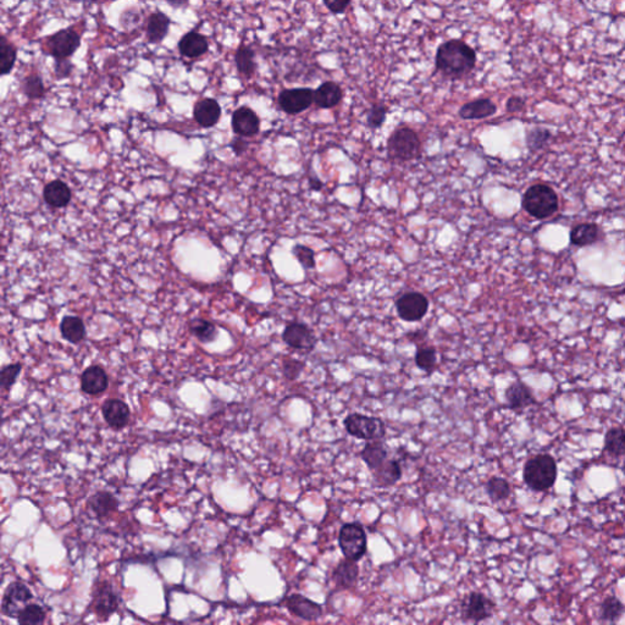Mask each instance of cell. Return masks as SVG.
Segmentation results:
<instances>
[{"label":"cell","instance_id":"1","mask_svg":"<svg viewBox=\"0 0 625 625\" xmlns=\"http://www.w3.org/2000/svg\"><path fill=\"white\" fill-rule=\"evenodd\" d=\"M476 53L463 41L452 39L442 43L436 53V69L447 77H461L473 71Z\"/></svg>","mask_w":625,"mask_h":625},{"label":"cell","instance_id":"2","mask_svg":"<svg viewBox=\"0 0 625 625\" xmlns=\"http://www.w3.org/2000/svg\"><path fill=\"white\" fill-rule=\"evenodd\" d=\"M557 475V461L549 454H536L529 458L523 468L525 485L534 492L549 491L556 484Z\"/></svg>","mask_w":625,"mask_h":625},{"label":"cell","instance_id":"3","mask_svg":"<svg viewBox=\"0 0 625 625\" xmlns=\"http://www.w3.org/2000/svg\"><path fill=\"white\" fill-rule=\"evenodd\" d=\"M521 206L533 218L544 220L559 210V196L550 186L536 184L526 189Z\"/></svg>","mask_w":625,"mask_h":625},{"label":"cell","instance_id":"4","mask_svg":"<svg viewBox=\"0 0 625 625\" xmlns=\"http://www.w3.org/2000/svg\"><path fill=\"white\" fill-rule=\"evenodd\" d=\"M421 143L419 136L411 127H399L387 141V154L396 161H411L419 158Z\"/></svg>","mask_w":625,"mask_h":625},{"label":"cell","instance_id":"5","mask_svg":"<svg viewBox=\"0 0 625 625\" xmlns=\"http://www.w3.org/2000/svg\"><path fill=\"white\" fill-rule=\"evenodd\" d=\"M344 430L359 440H382L386 436V425L378 416L351 413L344 420Z\"/></svg>","mask_w":625,"mask_h":625},{"label":"cell","instance_id":"6","mask_svg":"<svg viewBox=\"0 0 625 625\" xmlns=\"http://www.w3.org/2000/svg\"><path fill=\"white\" fill-rule=\"evenodd\" d=\"M339 546L344 559L359 562L368 550V537L364 526L358 521L342 525L339 533Z\"/></svg>","mask_w":625,"mask_h":625},{"label":"cell","instance_id":"7","mask_svg":"<svg viewBox=\"0 0 625 625\" xmlns=\"http://www.w3.org/2000/svg\"><path fill=\"white\" fill-rule=\"evenodd\" d=\"M495 609L496 604L491 599L484 595L483 592L473 591L466 595L461 602V614L466 621L480 623L490 619Z\"/></svg>","mask_w":625,"mask_h":625},{"label":"cell","instance_id":"8","mask_svg":"<svg viewBox=\"0 0 625 625\" xmlns=\"http://www.w3.org/2000/svg\"><path fill=\"white\" fill-rule=\"evenodd\" d=\"M429 306H430V303H429L428 297L420 292H416V291L402 294L396 301L397 314L403 321H407V323H414V321L423 320L425 315L428 314Z\"/></svg>","mask_w":625,"mask_h":625},{"label":"cell","instance_id":"9","mask_svg":"<svg viewBox=\"0 0 625 625\" xmlns=\"http://www.w3.org/2000/svg\"><path fill=\"white\" fill-rule=\"evenodd\" d=\"M80 46V34L72 29H64L46 38V53L54 59L70 58L75 54Z\"/></svg>","mask_w":625,"mask_h":625},{"label":"cell","instance_id":"10","mask_svg":"<svg viewBox=\"0 0 625 625\" xmlns=\"http://www.w3.org/2000/svg\"><path fill=\"white\" fill-rule=\"evenodd\" d=\"M34 599V594L29 586L20 581H14L5 590L1 601V612L9 618L19 617L22 609H25Z\"/></svg>","mask_w":625,"mask_h":625},{"label":"cell","instance_id":"11","mask_svg":"<svg viewBox=\"0 0 625 625\" xmlns=\"http://www.w3.org/2000/svg\"><path fill=\"white\" fill-rule=\"evenodd\" d=\"M91 609L101 621L108 619L111 614L118 611V594L114 591L111 584L108 583L106 580L99 581L94 586Z\"/></svg>","mask_w":625,"mask_h":625},{"label":"cell","instance_id":"12","mask_svg":"<svg viewBox=\"0 0 625 625\" xmlns=\"http://www.w3.org/2000/svg\"><path fill=\"white\" fill-rule=\"evenodd\" d=\"M282 340L291 349L304 353L311 352L318 342L314 331L306 324L298 321L286 325L282 332Z\"/></svg>","mask_w":625,"mask_h":625},{"label":"cell","instance_id":"13","mask_svg":"<svg viewBox=\"0 0 625 625\" xmlns=\"http://www.w3.org/2000/svg\"><path fill=\"white\" fill-rule=\"evenodd\" d=\"M279 105L289 115H297L311 108L314 103V91L311 89H285L279 94Z\"/></svg>","mask_w":625,"mask_h":625},{"label":"cell","instance_id":"14","mask_svg":"<svg viewBox=\"0 0 625 625\" xmlns=\"http://www.w3.org/2000/svg\"><path fill=\"white\" fill-rule=\"evenodd\" d=\"M286 609L290 611L294 617L301 618L303 621H318L323 616L321 604L308 599L301 594H292L286 599Z\"/></svg>","mask_w":625,"mask_h":625},{"label":"cell","instance_id":"15","mask_svg":"<svg viewBox=\"0 0 625 625\" xmlns=\"http://www.w3.org/2000/svg\"><path fill=\"white\" fill-rule=\"evenodd\" d=\"M231 126L241 137H252L261 130V120L254 110L248 106H239L231 118Z\"/></svg>","mask_w":625,"mask_h":625},{"label":"cell","instance_id":"16","mask_svg":"<svg viewBox=\"0 0 625 625\" xmlns=\"http://www.w3.org/2000/svg\"><path fill=\"white\" fill-rule=\"evenodd\" d=\"M101 414L106 424L114 430H121L130 421V408L121 399H111L105 401L101 406Z\"/></svg>","mask_w":625,"mask_h":625},{"label":"cell","instance_id":"17","mask_svg":"<svg viewBox=\"0 0 625 625\" xmlns=\"http://www.w3.org/2000/svg\"><path fill=\"white\" fill-rule=\"evenodd\" d=\"M504 397L509 409L521 411L536 404V397L533 390L523 381H514L504 391Z\"/></svg>","mask_w":625,"mask_h":625},{"label":"cell","instance_id":"18","mask_svg":"<svg viewBox=\"0 0 625 625\" xmlns=\"http://www.w3.org/2000/svg\"><path fill=\"white\" fill-rule=\"evenodd\" d=\"M109 386V379L99 365H91L81 375V389L86 395H101Z\"/></svg>","mask_w":625,"mask_h":625},{"label":"cell","instance_id":"19","mask_svg":"<svg viewBox=\"0 0 625 625\" xmlns=\"http://www.w3.org/2000/svg\"><path fill=\"white\" fill-rule=\"evenodd\" d=\"M359 576L358 562L352 559H344L332 571L331 579L339 591L349 590L357 585Z\"/></svg>","mask_w":625,"mask_h":625},{"label":"cell","instance_id":"20","mask_svg":"<svg viewBox=\"0 0 625 625\" xmlns=\"http://www.w3.org/2000/svg\"><path fill=\"white\" fill-rule=\"evenodd\" d=\"M373 475L374 483L378 487L394 486L402 479V466L399 459L387 458L381 466L370 471Z\"/></svg>","mask_w":625,"mask_h":625},{"label":"cell","instance_id":"21","mask_svg":"<svg viewBox=\"0 0 625 625\" xmlns=\"http://www.w3.org/2000/svg\"><path fill=\"white\" fill-rule=\"evenodd\" d=\"M179 51H180L181 55H184L189 59L201 58L209 51L208 38L203 34H198L196 31H191L181 38L180 42H179Z\"/></svg>","mask_w":625,"mask_h":625},{"label":"cell","instance_id":"22","mask_svg":"<svg viewBox=\"0 0 625 625\" xmlns=\"http://www.w3.org/2000/svg\"><path fill=\"white\" fill-rule=\"evenodd\" d=\"M221 116V108L213 98H206L194 105V118L201 127H213Z\"/></svg>","mask_w":625,"mask_h":625},{"label":"cell","instance_id":"23","mask_svg":"<svg viewBox=\"0 0 625 625\" xmlns=\"http://www.w3.org/2000/svg\"><path fill=\"white\" fill-rule=\"evenodd\" d=\"M496 111H497V106L491 99L481 98L478 101H469L466 104L461 105L458 114L459 118L463 120H481L495 115Z\"/></svg>","mask_w":625,"mask_h":625},{"label":"cell","instance_id":"24","mask_svg":"<svg viewBox=\"0 0 625 625\" xmlns=\"http://www.w3.org/2000/svg\"><path fill=\"white\" fill-rule=\"evenodd\" d=\"M43 197L48 206L64 208L71 201V189L61 180H54L44 187Z\"/></svg>","mask_w":625,"mask_h":625},{"label":"cell","instance_id":"25","mask_svg":"<svg viewBox=\"0 0 625 625\" xmlns=\"http://www.w3.org/2000/svg\"><path fill=\"white\" fill-rule=\"evenodd\" d=\"M87 506L94 513V516L99 519H103L118 511L119 502L113 494L108 491H98L89 497Z\"/></svg>","mask_w":625,"mask_h":625},{"label":"cell","instance_id":"26","mask_svg":"<svg viewBox=\"0 0 625 625\" xmlns=\"http://www.w3.org/2000/svg\"><path fill=\"white\" fill-rule=\"evenodd\" d=\"M344 93L335 82H325L314 91V103L321 109H331L342 101Z\"/></svg>","mask_w":625,"mask_h":625},{"label":"cell","instance_id":"27","mask_svg":"<svg viewBox=\"0 0 625 625\" xmlns=\"http://www.w3.org/2000/svg\"><path fill=\"white\" fill-rule=\"evenodd\" d=\"M359 454L370 471H373L389 458V449L381 440L368 441Z\"/></svg>","mask_w":625,"mask_h":625},{"label":"cell","instance_id":"28","mask_svg":"<svg viewBox=\"0 0 625 625\" xmlns=\"http://www.w3.org/2000/svg\"><path fill=\"white\" fill-rule=\"evenodd\" d=\"M169 27H170V19L165 14L160 11L151 14L148 17L147 31H146L148 42L151 44L163 42L168 34Z\"/></svg>","mask_w":625,"mask_h":625},{"label":"cell","instance_id":"29","mask_svg":"<svg viewBox=\"0 0 625 625\" xmlns=\"http://www.w3.org/2000/svg\"><path fill=\"white\" fill-rule=\"evenodd\" d=\"M60 332L65 340L70 344H80L86 336V328L84 321L76 315L64 316L60 323Z\"/></svg>","mask_w":625,"mask_h":625},{"label":"cell","instance_id":"30","mask_svg":"<svg viewBox=\"0 0 625 625\" xmlns=\"http://www.w3.org/2000/svg\"><path fill=\"white\" fill-rule=\"evenodd\" d=\"M600 237V227L596 224H580L571 231V242L576 247H585L595 244Z\"/></svg>","mask_w":625,"mask_h":625},{"label":"cell","instance_id":"31","mask_svg":"<svg viewBox=\"0 0 625 625\" xmlns=\"http://www.w3.org/2000/svg\"><path fill=\"white\" fill-rule=\"evenodd\" d=\"M604 449L611 457L625 456V428L614 426L604 435Z\"/></svg>","mask_w":625,"mask_h":625},{"label":"cell","instance_id":"32","mask_svg":"<svg viewBox=\"0 0 625 625\" xmlns=\"http://www.w3.org/2000/svg\"><path fill=\"white\" fill-rule=\"evenodd\" d=\"M625 612V606L617 596L606 597L600 606L599 619L604 623H617Z\"/></svg>","mask_w":625,"mask_h":625},{"label":"cell","instance_id":"33","mask_svg":"<svg viewBox=\"0 0 625 625\" xmlns=\"http://www.w3.org/2000/svg\"><path fill=\"white\" fill-rule=\"evenodd\" d=\"M236 66L241 75L251 79L256 70V53L251 46H239L235 55Z\"/></svg>","mask_w":625,"mask_h":625},{"label":"cell","instance_id":"34","mask_svg":"<svg viewBox=\"0 0 625 625\" xmlns=\"http://www.w3.org/2000/svg\"><path fill=\"white\" fill-rule=\"evenodd\" d=\"M485 491L489 499H491L494 504H497L507 499L512 494V489H511V484L508 483L506 479L492 476L485 484Z\"/></svg>","mask_w":625,"mask_h":625},{"label":"cell","instance_id":"35","mask_svg":"<svg viewBox=\"0 0 625 625\" xmlns=\"http://www.w3.org/2000/svg\"><path fill=\"white\" fill-rule=\"evenodd\" d=\"M17 59L16 46L9 42L5 36L0 38V71L5 76L13 71Z\"/></svg>","mask_w":625,"mask_h":625},{"label":"cell","instance_id":"36","mask_svg":"<svg viewBox=\"0 0 625 625\" xmlns=\"http://www.w3.org/2000/svg\"><path fill=\"white\" fill-rule=\"evenodd\" d=\"M416 365L420 370H423L425 373H434L437 366V352L436 349L431 346H424L416 349Z\"/></svg>","mask_w":625,"mask_h":625},{"label":"cell","instance_id":"37","mask_svg":"<svg viewBox=\"0 0 625 625\" xmlns=\"http://www.w3.org/2000/svg\"><path fill=\"white\" fill-rule=\"evenodd\" d=\"M21 91L29 99H41L46 96V86L37 74L26 76L21 82Z\"/></svg>","mask_w":625,"mask_h":625},{"label":"cell","instance_id":"38","mask_svg":"<svg viewBox=\"0 0 625 625\" xmlns=\"http://www.w3.org/2000/svg\"><path fill=\"white\" fill-rule=\"evenodd\" d=\"M191 331L203 344H209L216 339L218 329L208 320L196 319L191 323Z\"/></svg>","mask_w":625,"mask_h":625},{"label":"cell","instance_id":"39","mask_svg":"<svg viewBox=\"0 0 625 625\" xmlns=\"http://www.w3.org/2000/svg\"><path fill=\"white\" fill-rule=\"evenodd\" d=\"M46 613L42 606L37 604H29L22 609L17 621L21 625L42 624L46 621Z\"/></svg>","mask_w":625,"mask_h":625},{"label":"cell","instance_id":"40","mask_svg":"<svg viewBox=\"0 0 625 625\" xmlns=\"http://www.w3.org/2000/svg\"><path fill=\"white\" fill-rule=\"evenodd\" d=\"M551 139V132L542 127H535L526 134V146L531 151H540Z\"/></svg>","mask_w":625,"mask_h":625},{"label":"cell","instance_id":"41","mask_svg":"<svg viewBox=\"0 0 625 625\" xmlns=\"http://www.w3.org/2000/svg\"><path fill=\"white\" fill-rule=\"evenodd\" d=\"M22 365L20 363L5 365L0 371V385L4 391H9L16 382L19 375L21 373Z\"/></svg>","mask_w":625,"mask_h":625},{"label":"cell","instance_id":"42","mask_svg":"<svg viewBox=\"0 0 625 625\" xmlns=\"http://www.w3.org/2000/svg\"><path fill=\"white\" fill-rule=\"evenodd\" d=\"M292 254L304 269L315 268V253L311 247L304 244H296L292 248Z\"/></svg>","mask_w":625,"mask_h":625},{"label":"cell","instance_id":"43","mask_svg":"<svg viewBox=\"0 0 625 625\" xmlns=\"http://www.w3.org/2000/svg\"><path fill=\"white\" fill-rule=\"evenodd\" d=\"M304 368H306L304 361H298L294 358H285L282 361V374H284L286 380H289V381L297 380Z\"/></svg>","mask_w":625,"mask_h":625},{"label":"cell","instance_id":"44","mask_svg":"<svg viewBox=\"0 0 625 625\" xmlns=\"http://www.w3.org/2000/svg\"><path fill=\"white\" fill-rule=\"evenodd\" d=\"M386 106L381 104L373 105V108L369 110L368 116H366V125L374 130L381 127L386 120Z\"/></svg>","mask_w":625,"mask_h":625},{"label":"cell","instance_id":"45","mask_svg":"<svg viewBox=\"0 0 625 625\" xmlns=\"http://www.w3.org/2000/svg\"><path fill=\"white\" fill-rule=\"evenodd\" d=\"M139 22H141V13H139V9L125 10L120 16V25L124 30H134Z\"/></svg>","mask_w":625,"mask_h":625},{"label":"cell","instance_id":"46","mask_svg":"<svg viewBox=\"0 0 625 625\" xmlns=\"http://www.w3.org/2000/svg\"><path fill=\"white\" fill-rule=\"evenodd\" d=\"M74 69H75V65L72 64L71 60L69 59V58H66V59H55L54 74L56 80H64V79L70 77L72 72H74Z\"/></svg>","mask_w":625,"mask_h":625},{"label":"cell","instance_id":"47","mask_svg":"<svg viewBox=\"0 0 625 625\" xmlns=\"http://www.w3.org/2000/svg\"><path fill=\"white\" fill-rule=\"evenodd\" d=\"M349 3L351 0H324V4L332 14H344Z\"/></svg>","mask_w":625,"mask_h":625},{"label":"cell","instance_id":"48","mask_svg":"<svg viewBox=\"0 0 625 625\" xmlns=\"http://www.w3.org/2000/svg\"><path fill=\"white\" fill-rule=\"evenodd\" d=\"M524 106L525 101L521 97L509 98L507 101V105H506L508 113H516V111H521V110L524 109Z\"/></svg>","mask_w":625,"mask_h":625},{"label":"cell","instance_id":"49","mask_svg":"<svg viewBox=\"0 0 625 625\" xmlns=\"http://www.w3.org/2000/svg\"><path fill=\"white\" fill-rule=\"evenodd\" d=\"M308 184H309V189L311 191H321L324 187L323 181L320 180L318 176L308 177Z\"/></svg>","mask_w":625,"mask_h":625},{"label":"cell","instance_id":"50","mask_svg":"<svg viewBox=\"0 0 625 625\" xmlns=\"http://www.w3.org/2000/svg\"><path fill=\"white\" fill-rule=\"evenodd\" d=\"M232 148H234V151H235L237 154H241L242 151L247 149V143L244 142V139H237L234 141V143H232Z\"/></svg>","mask_w":625,"mask_h":625},{"label":"cell","instance_id":"51","mask_svg":"<svg viewBox=\"0 0 625 625\" xmlns=\"http://www.w3.org/2000/svg\"><path fill=\"white\" fill-rule=\"evenodd\" d=\"M166 3L174 8H184L189 5V0H166Z\"/></svg>","mask_w":625,"mask_h":625},{"label":"cell","instance_id":"52","mask_svg":"<svg viewBox=\"0 0 625 625\" xmlns=\"http://www.w3.org/2000/svg\"><path fill=\"white\" fill-rule=\"evenodd\" d=\"M92 1H98V0H92Z\"/></svg>","mask_w":625,"mask_h":625}]
</instances>
